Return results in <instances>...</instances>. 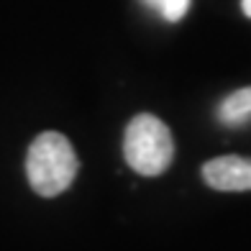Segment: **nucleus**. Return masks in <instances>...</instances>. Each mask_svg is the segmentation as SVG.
<instances>
[{"label":"nucleus","instance_id":"7ed1b4c3","mask_svg":"<svg viewBox=\"0 0 251 251\" xmlns=\"http://www.w3.org/2000/svg\"><path fill=\"white\" fill-rule=\"evenodd\" d=\"M202 177L213 190H223V192L251 190V159L244 156L210 159L202 167Z\"/></svg>","mask_w":251,"mask_h":251},{"label":"nucleus","instance_id":"f257e3e1","mask_svg":"<svg viewBox=\"0 0 251 251\" xmlns=\"http://www.w3.org/2000/svg\"><path fill=\"white\" fill-rule=\"evenodd\" d=\"M77 154L67 136L47 131L33 139L26 156V175L28 185L41 198H56L72 185L77 177Z\"/></svg>","mask_w":251,"mask_h":251},{"label":"nucleus","instance_id":"39448f33","mask_svg":"<svg viewBox=\"0 0 251 251\" xmlns=\"http://www.w3.org/2000/svg\"><path fill=\"white\" fill-rule=\"evenodd\" d=\"M187 8H190V0H162V3H159V13L175 24V21L185 18Z\"/></svg>","mask_w":251,"mask_h":251},{"label":"nucleus","instance_id":"0eeeda50","mask_svg":"<svg viewBox=\"0 0 251 251\" xmlns=\"http://www.w3.org/2000/svg\"><path fill=\"white\" fill-rule=\"evenodd\" d=\"M146 3H149L151 8H156V10H159V3H162V0H146Z\"/></svg>","mask_w":251,"mask_h":251},{"label":"nucleus","instance_id":"20e7f679","mask_svg":"<svg viewBox=\"0 0 251 251\" xmlns=\"http://www.w3.org/2000/svg\"><path fill=\"white\" fill-rule=\"evenodd\" d=\"M218 118L228 126H241L251 118V87L236 90L233 95H228L221 108H218Z\"/></svg>","mask_w":251,"mask_h":251},{"label":"nucleus","instance_id":"f03ea898","mask_svg":"<svg viewBox=\"0 0 251 251\" xmlns=\"http://www.w3.org/2000/svg\"><path fill=\"white\" fill-rule=\"evenodd\" d=\"M123 154L133 172L144 177L162 175L175 156V141L167 123H162L156 116H149V113L136 116L126 128Z\"/></svg>","mask_w":251,"mask_h":251},{"label":"nucleus","instance_id":"423d86ee","mask_svg":"<svg viewBox=\"0 0 251 251\" xmlns=\"http://www.w3.org/2000/svg\"><path fill=\"white\" fill-rule=\"evenodd\" d=\"M241 5H244V13L251 18V0H241Z\"/></svg>","mask_w":251,"mask_h":251}]
</instances>
